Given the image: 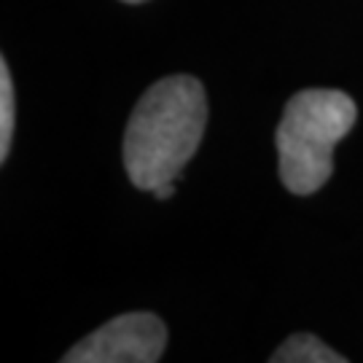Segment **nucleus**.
I'll return each mask as SVG.
<instances>
[{
    "mask_svg": "<svg viewBox=\"0 0 363 363\" xmlns=\"http://www.w3.org/2000/svg\"><path fill=\"white\" fill-rule=\"evenodd\" d=\"M208 127V97L194 76L156 81L135 105L124 132V167L130 181L154 191L178 178Z\"/></svg>",
    "mask_w": 363,
    "mask_h": 363,
    "instance_id": "1",
    "label": "nucleus"
},
{
    "mask_svg": "<svg viewBox=\"0 0 363 363\" xmlns=\"http://www.w3.org/2000/svg\"><path fill=\"white\" fill-rule=\"evenodd\" d=\"M358 121V105L339 89H301L288 100L274 145L280 181L291 194L310 196L334 172V148Z\"/></svg>",
    "mask_w": 363,
    "mask_h": 363,
    "instance_id": "2",
    "label": "nucleus"
},
{
    "mask_svg": "<svg viewBox=\"0 0 363 363\" xmlns=\"http://www.w3.org/2000/svg\"><path fill=\"white\" fill-rule=\"evenodd\" d=\"M167 347V325L151 312H127L84 337L62 363H156Z\"/></svg>",
    "mask_w": 363,
    "mask_h": 363,
    "instance_id": "3",
    "label": "nucleus"
},
{
    "mask_svg": "<svg viewBox=\"0 0 363 363\" xmlns=\"http://www.w3.org/2000/svg\"><path fill=\"white\" fill-rule=\"evenodd\" d=\"M272 363H345L347 358L331 350L315 334H294L272 352Z\"/></svg>",
    "mask_w": 363,
    "mask_h": 363,
    "instance_id": "4",
    "label": "nucleus"
},
{
    "mask_svg": "<svg viewBox=\"0 0 363 363\" xmlns=\"http://www.w3.org/2000/svg\"><path fill=\"white\" fill-rule=\"evenodd\" d=\"M13 135V84L9 62L0 60V162L9 159Z\"/></svg>",
    "mask_w": 363,
    "mask_h": 363,
    "instance_id": "5",
    "label": "nucleus"
},
{
    "mask_svg": "<svg viewBox=\"0 0 363 363\" xmlns=\"http://www.w3.org/2000/svg\"><path fill=\"white\" fill-rule=\"evenodd\" d=\"M172 194H175V181H172V183H162V186H156V189H154L156 199H169Z\"/></svg>",
    "mask_w": 363,
    "mask_h": 363,
    "instance_id": "6",
    "label": "nucleus"
},
{
    "mask_svg": "<svg viewBox=\"0 0 363 363\" xmlns=\"http://www.w3.org/2000/svg\"><path fill=\"white\" fill-rule=\"evenodd\" d=\"M124 3H145V0H124Z\"/></svg>",
    "mask_w": 363,
    "mask_h": 363,
    "instance_id": "7",
    "label": "nucleus"
}]
</instances>
